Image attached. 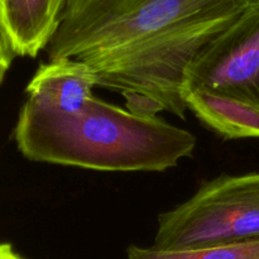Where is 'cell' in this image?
Wrapping results in <instances>:
<instances>
[{
    "label": "cell",
    "instance_id": "5",
    "mask_svg": "<svg viewBox=\"0 0 259 259\" xmlns=\"http://www.w3.org/2000/svg\"><path fill=\"white\" fill-rule=\"evenodd\" d=\"M95 72L73 58L48 61L38 67L27 86V101L38 109L60 114H77L94 98Z\"/></svg>",
    "mask_w": 259,
    "mask_h": 259
},
{
    "label": "cell",
    "instance_id": "1",
    "mask_svg": "<svg viewBox=\"0 0 259 259\" xmlns=\"http://www.w3.org/2000/svg\"><path fill=\"white\" fill-rule=\"evenodd\" d=\"M257 0H68L48 43L50 61L73 58L125 109L186 116L182 80L200 51Z\"/></svg>",
    "mask_w": 259,
    "mask_h": 259
},
{
    "label": "cell",
    "instance_id": "3",
    "mask_svg": "<svg viewBox=\"0 0 259 259\" xmlns=\"http://www.w3.org/2000/svg\"><path fill=\"white\" fill-rule=\"evenodd\" d=\"M181 95L224 139L259 138V0L200 51L185 72Z\"/></svg>",
    "mask_w": 259,
    "mask_h": 259
},
{
    "label": "cell",
    "instance_id": "6",
    "mask_svg": "<svg viewBox=\"0 0 259 259\" xmlns=\"http://www.w3.org/2000/svg\"><path fill=\"white\" fill-rule=\"evenodd\" d=\"M68 0H0V27L15 56L35 57L57 30Z\"/></svg>",
    "mask_w": 259,
    "mask_h": 259
},
{
    "label": "cell",
    "instance_id": "2",
    "mask_svg": "<svg viewBox=\"0 0 259 259\" xmlns=\"http://www.w3.org/2000/svg\"><path fill=\"white\" fill-rule=\"evenodd\" d=\"M14 139L30 161L110 172L166 171L196 147L190 132L95 96L77 114L46 111L25 101Z\"/></svg>",
    "mask_w": 259,
    "mask_h": 259
},
{
    "label": "cell",
    "instance_id": "8",
    "mask_svg": "<svg viewBox=\"0 0 259 259\" xmlns=\"http://www.w3.org/2000/svg\"><path fill=\"white\" fill-rule=\"evenodd\" d=\"M14 57L15 53L13 52L9 42H8L7 37H5L4 32H3L2 27H0V85H2L5 73L9 70Z\"/></svg>",
    "mask_w": 259,
    "mask_h": 259
},
{
    "label": "cell",
    "instance_id": "7",
    "mask_svg": "<svg viewBox=\"0 0 259 259\" xmlns=\"http://www.w3.org/2000/svg\"><path fill=\"white\" fill-rule=\"evenodd\" d=\"M128 259H259V240L184 250H162L132 245Z\"/></svg>",
    "mask_w": 259,
    "mask_h": 259
},
{
    "label": "cell",
    "instance_id": "9",
    "mask_svg": "<svg viewBox=\"0 0 259 259\" xmlns=\"http://www.w3.org/2000/svg\"><path fill=\"white\" fill-rule=\"evenodd\" d=\"M0 259H23L19 254L14 252L13 247L7 243L0 244Z\"/></svg>",
    "mask_w": 259,
    "mask_h": 259
},
{
    "label": "cell",
    "instance_id": "4",
    "mask_svg": "<svg viewBox=\"0 0 259 259\" xmlns=\"http://www.w3.org/2000/svg\"><path fill=\"white\" fill-rule=\"evenodd\" d=\"M259 240V172L220 176L158 218L154 248L184 250Z\"/></svg>",
    "mask_w": 259,
    "mask_h": 259
}]
</instances>
